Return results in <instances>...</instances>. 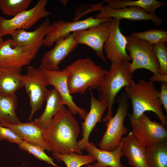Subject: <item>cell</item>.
<instances>
[{
    "label": "cell",
    "mask_w": 167,
    "mask_h": 167,
    "mask_svg": "<svg viewBox=\"0 0 167 167\" xmlns=\"http://www.w3.org/2000/svg\"><path fill=\"white\" fill-rule=\"evenodd\" d=\"M85 149L89 154L93 156L97 161L94 164L100 167H125L121 162L124 156L122 148V142L116 149L112 151L101 150L98 148L92 142H89Z\"/></svg>",
    "instance_id": "obj_21"
},
{
    "label": "cell",
    "mask_w": 167,
    "mask_h": 167,
    "mask_svg": "<svg viewBox=\"0 0 167 167\" xmlns=\"http://www.w3.org/2000/svg\"><path fill=\"white\" fill-rule=\"evenodd\" d=\"M155 54L159 64V73L167 75V45L161 42L153 45Z\"/></svg>",
    "instance_id": "obj_31"
},
{
    "label": "cell",
    "mask_w": 167,
    "mask_h": 167,
    "mask_svg": "<svg viewBox=\"0 0 167 167\" xmlns=\"http://www.w3.org/2000/svg\"><path fill=\"white\" fill-rule=\"evenodd\" d=\"M3 41V40L2 38V37L0 35V45L2 44Z\"/></svg>",
    "instance_id": "obj_38"
},
{
    "label": "cell",
    "mask_w": 167,
    "mask_h": 167,
    "mask_svg": "<svg viewBox=\"0 0 167 167\" xmlns=\"http://www.w3.org/2000/svg\"><path fill=\"white\" fill-rule=\"evenodd\" d=\"M45 101L46 103L44 112L34 121L44 130L49 126L54 116L65 107L61 104V97L54 88L48 90Z\"/></svg>",
    "instance_id": "obj_22"
},
{
    "label": "cell",
    "mask_w": 167,
    "mask_h": 167,
    "mask_svg": "<svg viewBox=\"0 0 167 167\" xmlns=\"http://www.w3.org/2000/svg\"><path fill=\"white\" fill-rule=\"evenodd\" d=\"M124 88L132 106V113L127 115L129 118L136 119L145 112L151 111L156 115L165 126H167V116L162 111L159 91L153 82L142 79L135 83L133 79L130 85Z\"/></svg>",
    "instance_id": "obj_2"
},
{
    "label": "cell",
    "mask_w": 167,
    "mask_h": 167,
    "mask_svg": "<svg viewBox=\"0 0 167 167\" xmlns=\"http://www.w3.org/2000/svg\"><path fill=\"white\" fill-rule=\"evenodd\" d=\"M129 120L133 135L144 148L166 140L167 130L165 126L161 123L152 121L145 113Z\"/></svg>",
    "instance_id": "obj_9"
},
{
    "label": "cell",
    "mask_w": 167,
    "mask_h": 167,
    "mask_svg": "<svg viewBox=\"0 0 167 167\" xmlns=\"http://www.w3.org/2000/svg\"><path fill=\"white\" fill-rule=\"evenodd\" d=\"M18 144L19 148L21 150L32 155L37 159L45 161L54 166L59 167L54 163L53 159L46 154L44 150L40 147L24 141Z\"/></svg>",
    "instance_id": "obj_30"
},
{
    "label": "cell",
    "mask_w": 167,
    "mask_h": 167,
    "mask_svg": "<svg viewBox=\"0 0 167 167\" xmlns=\"http://www.w3.org/2000/svg\"><path fill=\"white\" fill-rule=\"evenodd\" d=\"M17 105L16 93L10 94L0 93V122H6L12 124L21 122L15 112Z\"/></svg>",
    "instance_id": "obj_24"
},
{
    "label": "cell",
    "mask_w": 167,
    "mask_h": 167,
    "mask_svg": "<svg viewBox=\"0 0 167 167\" xmlns=\"http://www.w3.org/2000/svg\"><path fill=\"white\" fill-rule=\"evenodd\" d=\"M100 12L96 15L97 19L113 18L120 20L122 19L131 21L152 20L158 26L163 22L162 19L156 14H151L145 12L142 8L135 6H128L118 9H113L107 5L102 6Z\"/></svg>",
    "instance_id": "obj_16"
},
{
    "label": "cell",
    "mask_w": 167,
    "mask_h": 167,
    "mask_svg": "<svg viewBox=\"0 0 167 167\" xmlns=\"http://www.w3.org/2000/svg\"><path fill=\"white\" fill-rule=\"evenodd\" d=\"M80 131L78 122L65 107L54 116L44 130L43 137L49 151L52 153L82 154L77 140Z\"/></svg>",
    "instance_id": "obj_1"
},
{
    "label": "cell",
    "mask_w": 167,
    "mask_h": 167,
    "mask_svg": "<svg viewBox=\"0 0 167 167\" xmlns=\"http://www.w3.org/2000/svg\"><path fill=\"white\" fill-rule=\"evenodd\" d=\"M88 89L89 91L90 108L89 112L81 123L82 138L78 141L79 150H82L85 149L89 142V135L96 124L101 121L104 112L107 108V102L103 100H99L94 96L92 90Z\"/></svg>",
    "instance_id": "obj_17"
},
{
    "label": "cell",
    "mask_w": 167,
    "mask_h": 167,
    "mask_svg": "<svg viewBox=\"0 0 167 167\" xmlns=\"http://www.w3.org/2000/svg\"><path fill=\"white\" fill-rule=\"evenodd\" d=\"M126 50L129 53L131 60L130 70L133 74L139 69L149 70L153 73H159L160 66L152 45L146 41L131 36H126Z\"/></svg>",
    "instance_id": "obj_6"
},
{
    "label": "cell",
    "mask_w": 167,
    "mask_h": 167,
    "mask_svg": "<svg viewBox=\"0 0 167 167\" xmlns=\"http://www.w3.org/2000/svg\"><path fill=\"white\" fill-rule=\"evenodd\" d=\"M130 64L129 62L112 63L96 88L99 93L97 99L104 100L107 104L108 112L103 119L104 122L112 117V107L118 93L122 88L129 86L133 80Z\"/></svg>",
    "instance_id": "obj_4"
},
{
    "label": "cell",
    "mask_w": 167,
    "mask_h": 167,
    "mask_svg": "<svg viewBox=\"0 0 167 167\" xmlns=\"http://www.w3.org/2000/svg\"><path fill=\"white\" fill-rule=\"evenodd\" d=\"M102 167H109V166H103Z\"/></svg>",
    "instance_id": "obj_39"
},
{
    "label": "cell",
    "mask_w": 167,
    "mask_h": 167,
    "mask_svg": "<svg viewBox=\"0 0 167 167\" xmlns=\"http://www.w3.org/2000/svg\"><path fill=\"white\" fill-rule=\"evenodd\" d=\"M22 68H0V93L10 94L23 87L21 71Z\"/></svg>",
    "instance_id": "obj_23"
},
{
    "label": "cell",
    "mask_w": 167,
    "mask_h": 167,
    "mask_svg": "<svg viewBox=\"0 0 167 167\" xmlns=\"http://www.w3.org/2000/svg\"><path fill=\"white\" fill-rule=\"evenodd\" d=\"M0 125L10 129L23 141L49 151L44 139V130L35 121L16 124L2 122H0Z\"/></svg>",
    "instance_id": "obj_19"
},
{
    "label": "cell",
    "mask_w": 167,
    "mask_h": 167,
    "mask_svg": "<svg viewBox=\"0 0 167 167\" xmlns=\"http://www.w3.org/2000/svg\"><path fill=\"white\" fill-rule=\"evenodd\" d=\"M84 167H100L97 165H96L95 164L94 165H91V164H88L87 165Z\"/></svg>",
    "instance_id": "obj_37"
},
{
    "label": "cell",
    "mask_w": 167,
    "mask_h": 167,
    "mask_svg": "<svg viewBox=\"0 0 167 167\" xmlns=\"http://www.w3.org/2000/svg\"><path fill=\"white\" fill-rule=\"evenodd\" d=\"M159 98L161 104L167 112V82H161Z\"/></svg>",
    "instance_id": "obj_34"
},
{
    "label": "cell",
    "mask_w": 167,
    "mask_h": 167,
    "mask_svg": "<svg viewBox=\"0 0 167 167\" xmlns=\"http://www.w3.org/2000/svg\"><path fill=\"white\" fill-rule=\"evenodd\" d=\"M47 0H39L32 8L24 11L10 19L0 16V35L2 37L11 35L15 31L28 29L50 12L45 9Z\"/></svg>",
    "instance_id": "obj_8"
},
{
    "label": "cell",
    "mask_w": 167,
    "mask_h": 167,
    "mask_svg": "<svg viewBox=\"0 0 167 167\" xmlns=\"http://www.w3.org/2000/svg\"><path fill=\"white\" fill-rule=\"evenodd\" d=\"M55 43L53 49L44 54L39 66L40 69L51 71L60 70L58 65L78 45L72 34L67 37L58 38Z\"/></svg>",
    "instance_id": "obj_14"
},
{
    "label": "cell",
    "mask_w": 167,
    "mask_h": 167,
    "mask_svg": "<svg viewBox=\"0 0 167 167\" xmlns=\"http://www.w3.org/2000/svg\"><path fill=\"white\" fill-rule=\"evenodd\" d=\"M107 6L113 9H118L128 6L138 7L143 9L145 12L151 14H156L155 10L164 6L166 3L156 0H104Z\"/></svg>",
    "instance_id": "obj_25"
},
{
    "label": "cell",
    "mask_w": 167,
    "mask_h": 167,
    "mask_svg": "<svg viewBox=\"0 0 167 167\" xmlns=\"http://www.w3.org/2000/svg\"><path fill=\"white\" fill-rule=\"evenodd\" d=\"M3 140L18 144L23 141L20 137L10 129L0 125V140Z\"/></svg>",
    "instance_id": "obj_33"
},
{
    "label": "cell",
    "mask_w": 167,
    "mask_h": 167,
    "mask_svg": "<svg viewBox=\"0 0 167 167\" xmlns=\"http://www.w3.org/2000/svg\"><path fill=\"white\" fill-rule=\"evenodd\" d=\"M32 0H0V8L5 14L14 16L26 10Z\"/></svg>",
    "instance_id": "obj_28"
},
{
    "label": "cell",
    "mask_w": 167,
    "mask_h": 167,
    "mask_svg": "<svg viewBox=\"0 0 167 167\" xmlns=\"http://www.w3.org/2000/svg\"><path fill=\"white\" fill-rule=\"evenodd\" d=\"M150 80L153 83L155 82H167V75H163L160 73H153L150 78Z\"/></svg>",
    "instance_id": "obj_35"
},
{
    "label": "cell",
    "mask_w": 167,
    "mask_h": 167,
    "mask_svg": "<svg viewBox=\"0 0 167 167\" xmlns=\"http://www.w3.org/2000/svg\"><path fill=\"white\" fill-rule=\"evenodd\" d=\"M123 155L131 167H149L146 161L145 148L130 132L121 140Z\"/></svg>",
    "instance_id": "obj_20"
},
{
    "label": "cell",
    "mask_w": 167,
    "mask_h": 167,
    "mask_svg": "<svg viewBox=\"0 0 167 167\" xmlns=\"http://www.w3.org/2000/svg\"><path fill=\"white\" fill-rule=\"evenodd\" d=\"M65 69L70 72L67 84L71 95L84 94L89 88L96 89L108 71L89 58L77 59Z\"/></svg>",
    "instance_id": "obj_3"
},
{
    "label": "cell",
    "mask_w": 167,
    "mask_h": 167,
    "mask_svg": "<svg viewBox=\"0 0 167 167\" xmlns=\"http://www.w3.org/2000/svg\"><path fill=\"white\" fill-rule=\"evenodd\" d=\"M108 18L97 19L92 16L84 20L75 22L63 20L54 22L50 24L47 28L43 45L50 47L53 45L57 40L61 37H67L71 32L96 26Z\"/></svg>",
    "instance_id": "obj_11"
},
{
    "label": "cell",
    "mask_w": 167,
    "mask_h": 167,
    "mask_svg": "<svg viewBox=\"0 0 167 167\" xmlns=\"http://www.w3.org/2000/svg\"><path fill=\"white\" fill-rule=\"evenodd\" d=\"M50 24L49 19L46 18L32 31L27 32L22 29L15 31L11 35L12 47H20L35 57L43 45L44 38Z\"/></svg>",
    "instance_id": "obj_12"
},
{
    "label": "cell",
    "mask_w": 167,
    "mask_h": 167,
    "mask_svg": "<svg viewBox=\"0 0 167 167\" xmlns=\"http://www.w3.org/2000/svg\"><path fill=\"white\" fill-rule=\"evenodd\" d=\"M131 36L146 41L152 45L167 42V32L161 29H149L140 32L132 33Z\"/></svg>",
    "instance_id": "obj_29"
},
{
    "label": "cell",
    "mask_w": 167,
    "mask_h": 167,
    "mask_svg": "<svg viewBox=\"0 0 167 167\" xmlns=\"http://www.w3.org/2000/svg\"><path fill=\"white\" fill-rule=\"evenodd\" d=\"M129 98L125 92H122L117 98L118 107L115 115L106 124V131L98 143L100 149L112 151L120 145L122 136L127 133L128 130L124 126V121L128 115L130 104Z\"/></svg>",
    "instance_id": "obj_5"
},
{
    "label": "cell",
    "mask_w": 167,
    "mask_h": 167,
    "mask_svg": "<svg viewBox=\"0 0 167 167\" xmlns=\"http://www.w3.org/2000/svg\"><path fill=\"white\" fill-rule=\"evenodd\" d=\"M103 3L100 2L93 4H85L78 7L76 11L75 15L73 19V22L79 21L84 15L92 12L100 11L102 6Z\"/></svg>",
    "instance_id": "obj_32"
},
{
    "label": "cell",
    "mask_w": 167,
    "mask_h": 167,
    "mask_svg": "<svg viewBox=\"0 0 167 167\" xmlns=\"http://www.w3.org/2000/svg\"><path fill=\"white\" fill-rule=\"evenodd\" d=\"M147 162L149 167H167L166 140L145 148Z\"/></svg>",
    "instance_id": "obj_26"
},
{
    "label": "cell",
    "mask_w": 167,
    "mask_h": 167,
    "mask_svg": "<svg viewBox=\"0 0 167 167\" xmlns=\"http://www.w3.org/2000/svg\"><path fill=\"white\" fill-rule=\"evenodd\" d=\"M112 19L109 18L96 26L72 33L78 44L89 46L99 58L106 63L108 62L104 54L103 47L109 34Z\"/></svg>",
    "instance_id": "obj_10"
},
{
    "label": "cell",
    "mask_w": 167,
    "mask_h": 167,
    "mask_svg": "<svg viewBox=\"0 0 167 167\" xmlns=\"http://www.w3.org/2000/svg\"><path fill=\"white\" fill-rule=\"evenodd\" d=\"M64 7H66V6L68 1L67 0H59Z\"/></svg>",
    "instance_id": "obj_36"
},
{
    "label": "cell",
    "mask_w": 167,
    "mask_h": 167,
    "mask_svg": "<svg viewBox=\"0 0 167 167\" xmlns=\"http://www.w3.org/2000/svg\"><path fill=\"white\" fill-rule=\"evenodd\" d=\"M42 70L45 75L49 85L54 86L60 94L62 98L61 104L66 105L67 109L72 115L79 114L80 118L84 120L88 114L87 112L75 103L70 93L67 84L70 72L65 68L58 71Z\"/></svg>",
    "instance_id": "obj_13"
},
{
    "label": "cell",
    "mask_w": 167,
    "mask_h": 167,
    "mask_svg": "<svg viewBox=\"0 0 167 167\" xmlns=\"http://www.w3.org/2000/svg\"><path fill=\"white\" fill-rule=\"evenodd\" d=\"M26 75H23V87L30 98L31 112L28 118L31 120L35 113L42 107L45 101L49 85L45 75L40 68L28 66Z\"/></svg>",
    "instance_id": "obj_7"
},
{
    "label": "cell",
    "mask_w": 167,
    "mask_h": 167,
    "mask_svg": "<svg viewBox=\"0 0 167 167\" xmlns=\"http://www.w3.org/2000/svg\"><path fill=\"white\" fill-rule=\"evenodd\" d=\"M52 155L56 160L63 162L67 167H80L96 161L93 156L89 154L83 155L75 153L62 154L52 153Z\"/></svg>",
    "instance_id": "obj_27"
},
{
    "label": "cell",
    "mask_w": 167,
    "mask_h": 167,
    "mask_svg": "<svg viewBox=\"0 0 167 167\" xmlns=\"http://www.w3.org/2000/svg\"><path fill=\"white\" fill-rule=\"evenodd\" d=\"M120 21L113 19L109 34L103 47L107 58L112 63L129 62L131 60L126 51V37L120 29Z\"/></svg>",
    "instance_id": "obj_15"
},
{
    "label": "cell",
    "mask_w": 167,
    "mask_h": 167,
    "mask_svg": "<svg viewBox=\"0 0 167 167\" xmlns=\"http://www.w3.org/2000/svg\"><path fill=\"white\" fill-rule=\"evenodd\" d=\"M11 39L4 41L0 45V68H22L28 65L34 58L21 47H12Z\"/></svg>",
    "instance_id": "obj_18"
}]
</instances>
